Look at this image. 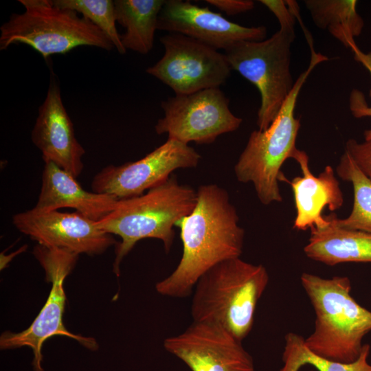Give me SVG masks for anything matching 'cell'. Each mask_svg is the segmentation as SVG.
I'll use <instances>...</instances> for the list:
<instances>
[{
	"mask_svg": "<svg viewBox=\"0 0 371 371\" xmlns=\"http://www.w3.org/2000/svg\"><path fill=\"white\" fill-rule=\"evenodd\" d=\"M165 0H115L116 21L126 30L124 47L142 54L153 47L158 17Z\"/></svg>",
	"mask_w": 371,
	"mask_h": 371,
	"instance_id": "cell-19",
	"label": "cell"
},
{
	"mask_svg": "<svg viewBox=\"0 0 371 371\" xmlns=\"http://www.w3.org/2000/svg\"><path fill=\"white\" fill-rule=\"evenodd\" d=\"M300 280L316 316L314 331L304 339L307 348L329 360L355 361L361 354L363 337L371 331V311L350 294V279L303 273Z\"/></svg>",
	"mask_w": 371,
	"mask_h": 371,
	"instance_id": "cell-3",
	"label": "cell"
},
{
	"mask_svg": "<svg viewBox=\"0 0 371 371\" xmlns=\"http://www.w3.org/2000/svg\"><path fill=\"white\" fill-rule=\"evenodd\" d=\"M32 141L45 163L52 162L76 178L83 169L85 150L77 139L63 104L58 82L52 77L46 97L31 133Z\"/></svg>",
	"mask_w": 371,
	"mask_h": 371,
	"instance_id": "cell-15",
	"label": "cell"
},
{
	"mask_svg": "<svg viewBox=\"0 0 371 371\" xmlns=\"http://www.w3.org/2000/svg\"><path fill=\"white\" fill-rule=\"evenodd\" d=\"M78 212L34 209L19 212L12 223L21 233L38 244L80 254L98 255L117 244L113 235Z\"/></svg>",
	"mask_w": 371,
	"mask_h": 371,
	"instance_id": "cell-12",
	"label": "cell"
},
{
	"mask_svg": "<svg viewBox=\"0 0 371 371\" xmlns=\"http://www.w3.org/2000/svg\"><path fill=\"white\" fill-rule=\"evenodd\" d=\"M350 49L353 51L355 59L361 63L371 76V50L368 53L363 52L356 43L352 45ZM349 108L352 115L356 118L371 117V106H368L363 93L359 90L353 89L351 91L349 98ZM363 136L365 142H371V128L366 130Z\"/></svg>",
	"mask_w": 371,
	"mask_h": 371,
	"instance_id": "cell-24",
	"label": "cell"
},
{
	"mask_svg": "<svg viewBox=\"0 0 371 371\" xmlns=\"http://www.w3.org/2000/svg\"><path fill=\"white\" fill-rule=\"evenodd\" d=\"M205 1L228 15L241 14L254 8V2L250 0H206Z\"/></svg>",
	"mask_w": 371,
	"mask_h": 371,
	"instance_id": "cell-27",
	"label": "cell"
},
{
	"mask_svg": "<svg viewBox=\"0 0 371 371\" xmlns=\"http://www.w3.org/2000/svg\"><path fill=\"white\" fill-rule=\"evenodd\" d=\"M60 8L69 9L80 14L97 26L111 41L117 51L124 54L121 34L116 27L114 1L111 0H52Z\"/></svg>",
	"mask_w": 371,
	"mask_h": 371,
	"instance_id": "cell-23",
	"label": "cell"
},
{
	"mask_svg": "<svg viewBox=\"0 0 371 371\" xmlns=\"http://www.w3.org/2000/svg\"><path fill=\"white\" fill-rule=\"evenodd\" d=\"M119 200L111 194L85 190L72 175L52 162H47L34 208L42 211L72 208L93 221H99L114 209Z\"/></svg>",
	"mask_w": 371,
	"mask_h": 371,
	"instance_id": "cell-17",
	"label": "cell"
},
{
	"mask_svg": "<svg viewBox=\"0 0 371 371\" xmlns=\"http://www.w3.org/2000/svg\"><path fill=\"white\" fill-rule=\"evenodd\" d=\"M345 150L359 168L371 179V142L360 143L350 139L346 142Z\"/></svg>",
	"mask_w": 371,
	"mask_h": 371,
	"instance_id": "cell-25",
	"label": "cell"
},
{
	"mask_svg": "<svg viewBox=\"0 0 371 371\" xmlns=\"http://www.w3.org/2000/svg\"><path fill=\"white\" fill-rule=\"evenodd\" d=\"M196 191L194 209L175 224L180 229L181 258L175 269L155 285L164 296H189L206 271L243 253L245 230L238 224L227 191L212 183L201 185Z\"/></svg>",
	"mask_w": 371,
	"mask_h": 371,
	"instance_id": "cell-1",
	"label": "cell"
},
{
	"mask_svg": "<svg viewBox=\"0 0 371 371\" xmlns=\"http://www.w3.org/2000/svg\"><path fill=\"white\" fill-rule=\"evenodd\" d=\"M33 253L45 272L46 280L52 284L49 295L30 327L18 333L7 331L1 335L0 348L2 350L23 346L31 348L34 354V371H44L42 347L51 337L60 335L72 338L91 350H97L98 346L94 339L69 332L63 322L66 301L63 284L74 268L78 254L39 244L35 246Z\"/></svg>",
	"mask_w": 371,
	"mask_h": 371,
	"instance_id": "cell-8",
	"label": "cell"
},
{
	"mask_svg": "<svg viewBox=\"0 0 371 371\" xmlns=\"http://www.w3.org/2000/svg\"><path fill=\"white\" fill-rule=\"evenodd\" d=\"M259 2L266 6L276 16L280 23V28L294 30L295 16L285 1L260 0Z\"/></svg>",
	"mask_w": 371,
	"mask_h": 371,
	"instance_id": "cell-26",
	"label": "cell"
},
{
	"mask_svg": "<svg viewBox=\"0 0 371 371\" xmlns=\"http://www.w3.org/2000/svg\"><path fill=\"white\" fill-rule=\"evenodd\" d=\"M269 280L262 265L240 257L218 263L194 285L190 308L193 321L222 327L242 341L253 328L256 308Z\"/></svg>",
	"mask_w": 371,
	"mask_h": 371,
	"instance_id": "cell-2",
	"label": "cell"
},
{
	"mask_svg": "<svg viewBox=\"0 0 371 371\" xmlns=\"http://www.w3.org/2000/svg\"><path fill=\"white\" fill-rule=\"evenodd\" d=\"M164 116L155 126L157 134L189 144H207L221 135L236 131L243 120L233 114L219 87L175 95L161 102Z\"/></svg>",
	"mask_w": 371,
	"mask_h": 371,
	"instance_id": "cell-9",
	"label": "cell"
},
{
	"mask_svg": "<svg viewBox=\"0 0 371 371\" xmlns=\"http://www.w3.org/2000/svg\"><path fill=\"white\" fill-rule=\"evenodd\" d=\"M164 347L192 371H255L242 341L214 324L193 321L181 333L165 339Z\"/></svg>",
	"mask_w": 371,
	"mask_h": 371,
	"instance_id": "cell-13",
	"label": "cell"
},
{
	"mask_svg": "<svg viewBox=\"0 0 371 371\" xmlns=\"http://www.w3.org/2000/svg\"><path fill=\"white\" fill-rule=\"evenodd\" d=\"M164 54L147 74L186 95L219 87L231 73L225 54L185 35L170 33L160 38Z\"/></svg>",
	"mask_w": 371,
	"mask_h": 371,
	"instance_id": "cell-10",
	"label": "cell"
},
{
	"mask_svg": "<svg viewBox=\"0 0 371 371\" xmlns=\"http://www.w3.org/2000/svg\"><path fill=\"white\" fill-rule=\"evenodd\" d=\"M201 158L189 144L168 138L137 161L102 168L93 178L91 189L120 200L138 196L167 180L175 170L196 168Z\"/></svg>",
	"mask_w": 371,
	"mask_h": 371,
	"instance_id": "cell-11",
	"label": "cell"
},
{
	"mask_svg": "<svg viewBox=\"0 0 371 371\" xmlns=\"http://www.w3.org/2000/svg\"><path fill=\"white\" fill-rule=\"evenodd\" d=\"M370 346L363 344L359 357L350 363H342L322 358L312 352L306 346L304 338L294 333L285 336L282 353L283 366L279 371H299L311 366L317 371H371L368 361Z\"/></svg>",
	"mask_w": 371,
	"mask_h": 371,
	"instance_id": "cell-22",
	"label": "cell"
},
{
	"mask_svg": "<svg viewBox=\"0 0 371 371\" xmlns=\"http://www.w3.org/2000/svg\"><path fill=\"white\" fill-rule=\"evenodd\" d=\"M317 27L328 30L346 47L356 43L355 37L362 32L364 23L357 12L355 0H305Z\"/></svg>",
	"mask_w": 371,
	"mask_h": 371,
	"instance_id": "cell-20",
	"label": "cell"
},
{
	"mask_svg": "<svg viewBox=\"0 0 371 371\" xmlns=\"http://www.w3.org/2000/svg\"><path fill=\"white\" fill-rule=\"evenodd\" d=\"M197 191L179 183L176 175L148 190L143 194L120 199L114 209L98 221L100 228L121 238L117 244L113 271L119 276L123 258L140 240H160L170 251L175 236L174 226L194 209Z\"/></svg>",
	"mask_w": 371,
	"mask_h": 371,
	"instance_id": "cell-4",
	"label": "cell"
},
{
	"mask_svg": "<svg viewBox=\"0 0 371 371\" xmlns=\"http://www.w3.org/2000/svg\"><path fill=\"white\" fill-rule=\"evenodd\" d=\"M25 10L13 13L0 27V49L15 43L29 45L45 59L80 46L114 48L109 38L76 11L56 6L52 0H19Z\"/></svg>",
	"mask_w": 371,
	"mask_h": 371,
	"instance_id": "cell-6",
	"label": "cell"
},
{
	"mask_svg": "<svg viewBox=\"0 0 371 371\" xmlns=\"http://www.w3.org/2000/svg\"><path fill=\"white\" fill-rule=\"evenodd\" d=\"M336 173L342 180L351 183L354 200L348 216L339 218L335 214V223L344 229L371 233V179L346 150L339 158Z\"/></svg>",
	"mask_w": 371,
	"mask_h": 371,
	"instance_id": "cell-21",
	"label": "cell"
},
{
	"mask_svg": "<svg viewBox=\"0 0 371 371\" xmlns=\"http://www.w3.org/2000/svg\"><path fill=\"white\" fill-rule=\"evenodd\" d=\"M158 30L185 35L216 49L224 51L236 42L265 39V26L245 27L220 13L189 1L166 0L158 17Z\"/></svg>",
	"mask_w": 371,
	"mask_h": 371,
	"instance_id": "cell-14",
	"label": "cell"
},
{
	"mask_svg": "<svg viewBox=\"0 0 371 371\" xmlns=\"http://www.w3.org/2000/svg\"><path fill=\"white\" fill-rule=\"evenodd\" d=\"M335 213L326 215L327 225L311 229L304 247L310 259L334 266L344 262H371V233L339 227Z\"/></svg>",
	"mask_w": 371,
	"mask_h": 371,
	"instance_id": "cell-18",
	"label": "cell"
},
{
	"mask_svg": "<svg viewBox=\"0 0 371 371\" xmlns=\"http://www.w3.org/2000/svg\"><path fill=\"white\" fill-rule=\"evenodd\" d=\"M295 38L294 30L280 28L267 39L238 41L225 50L231 69L260 92L256 124L260 131L270 126L294 86L290 64Z\"/></svg>",
	"mask_w": 371,
	"mask_h": 371,
	"instance_id": "cell-7",
	"label": "cell"
},
{
	"mask_svg": "<svg viewBox=\"0 0 371 371\" xmlns=\"http://www.w3.org/2000/svg\"><path fill=\"white\" fill-rule=\"evenodd\" d=\"M300 167L302 176L288 181L284 176L281 181L288 182L292 189L296 210L293 228L306 230L327 225L328 221L322 212L326 207L331 212L341 207L343 193L339 182L331 166H326L319 175L310 170L309 158L304 151L296 148L291 155Z\"/></svg>",
	"mask_w": 371,
	"mask_h": 371,
	"instance_id": "cell-16",
	"label": "cell"
},
{
	"mask_svg": "<svg viewBox=\"0 0 371 371\" xmlns=\"http://www.w3.org/2000/svg\"><path fill=\"white\" fill-rule=\"evenodd\" d=\"M327 60L328 57L321 53H311L308 67L297 78L274 120L267 129L251 132L234 166L237 180L252 183L257 197L263 205L282 201L279 187V181L284 175L281 168L296 148L301 125L300 119L294 116L297 99L315 67Z\"/></svg>",
	"mask_w": 371,
	"mask_h": 371,
	"instance_id": "cell-5",
	"label": "cell"
}]
</instances>
